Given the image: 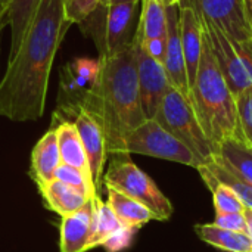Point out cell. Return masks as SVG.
Returning a JSON list of instances; mask_svg holds the SVG:
<instances>
[{"mask_svg": "<svg viewBox=\"0 0 252 252\" xmlns=\"http://www.w3.org/2000/svg\"><path fill=\"white\" fill-rule=\"evenodd\" d=\"M69 27L63 0H40L0 83L1 117L16 123L37 121L43 117L52 65Z\"/></svg>", "mask_w": 252, "mask_h": 252, "instance_id": "6da1fadb", "label": "cell"}, {"mask_svg": "<svg viewBox=\"0 0 252 252\" xmlns=\"http://www.w3.org/2000/svg\"><path fill=\"white\" fill-rule=\"evenodd\" d=\"M99 61V80L81 109L100 126L108 154H126V139L146 121L140 103L134 46Z\"/></svg>", "mask_w": 252, "mask_h": 252, "instance_id": "7a4b0ae2", "label": "cell"}, {"mask_svg": "<svg viewBox=\"0 0 252 252\" xmlns=\"http://www.w3.org/2000/svg\"><path fill=\"white\" fill-rule=\"evenodd\" d=\"M189 102L214 148V154L223 140L238 134L236 99L217 65L205 35L198 74L190 87Z\"/></svg>", "mask_w": 252, "mask_h": 252, "instance_id": "3957f363", "label": "cell"}, {"mask_svg": "<svg viewBox=\"0 0 252 252\" xmlns=\"http://www.w3.org/2000/svg\"><path fill=\"white\" fill-rule=\"evenodd\" d=\"M142 0L103 6L80 25L90 35L99 50V58L115 56L136 44Z\"/></svg>", "mask_w": 252, "mask_h": 252, "instance_id": "277c9868", "label": "cell"}, {"mask_svg": "<svg viewBox=\"0 0 252 252\" xmlns=\"http://www.w3.org/2000/svg\"><path fill=\"white\" fill-rule=\"evenodd\" d=\"M154 120L188 146L201 167L214 159V148L202 130L189 99L176 89L168 90Z\"/></svg>", "mask_w": 252, "mask_h": 252, "instance_id": "5b68a950", "label": "cell"}, {"mask_svg": "<svg viewBox=\"0 0 252 252\" xmlns=\"http://www.w3.org/2000/svg\"><path fill=\"white\" fill-rule=\"evenodd\" d=\"M105 188L115 189L149 208L157 220H168L173 216L170 199L158 189L154 180L140 170L131 159L130 154H115L103 177Z\"/></svg>", "mask_w": 252, "mask_h": 252, "instance_id": "8992f818", "label": "cell"}, {"mask_svg": "<svg viewBox=\"0 0 252 252\" xmlns=\"http://www.w3.org/2000/svg\"><path fill=\"white\" fill-rule=\"evenodd\" d=\"M199 18L217 65L236 97L244 90L252 87V43H238L205 18Z\"/></svg>", "mask_w": 252, "mask_h": 252, "instance_id": "52a82bcc", "label": "cell"}, {"mask_svg": "<svg viewBox=\"0 0 252 252\" xmlns=\"http://www.w3.org/2000/svg\"><path fill=\"white\" fill-rule=\"evenodd\" d=\"M100 75V61L89 58H77L66 62L59 74L58 105L53 121H72L71 117L81 111L89 93L96 86Z\"/></svg>", "mask_w": 252, "mask_h": 252, "instance_id": "ba28073f", "label": "cell"}, {"mask_svg": "<svg viewBox=\"0 0 252 252\" xmlns=\"http://www.w3.org/2000/svg\"><path fill=\"white\" fill-rule=\"evenodd\" d=\"M124 152L173 161L195 167L196 170L201 167L192 151L168 133L157 120H146L142 126L131 131L126 139Z\"/></svg>", "mask_w": 252, "mask_h": 252, "instance_id": "9c48e42d", "label": "cell"}, {"mask_svg": "<svg viewBox=\"0 0 252 252\" xmlns=\"http://www.w3.org/2000/svg\"><path fill=\"white\" fill-rule=\"evenodd\" d=\"M196 13L238 43H252V30L244 0H183Z\"/></svg>", "mask_w": 252, "mask_h": 252, "instance_id": "30bf717a", "label": "cell"}, {"mask_svg": "<svg viewBox=\"0 0 252 252\" xmlns=\"http://www.w3.org/2000/svg\"><path fill=\"white\" fill-rule=\"evenodd\" d=\"M134 55L142 109L146 120H154L162 103V99L171 89V84L164 65L151 58L137 41L134 44Z\"/></svg>", "mask_w": 252, "mask_h": 252, "instance_id": "8fae6325", "label": "cell"}, {"mask_svg": "<svg viewBox=\"0 0 252 252\" xmlns=\"http://www.w3.org/2000/svg\"><path fill=\"white\" fill-rule=\"evenodd\" d=\"M167 53L164 68L173 89L189 99L190 87L180 38V4L167 6Z\"/></svg>", "mask_w": 252, "mask_h": 252, "instance_id": "7c38bea8", "label": "cell"}, {"mask_svg": "<svg viewBox=\"0 0 252 252\" xmlns=\"http://www.w3.org/2000/svg\"><path fill=\"white\" fill-rule=\"evenodd\" d=\"M72 121L77 127V131L80 134V139L83 142L87 155L92 182L99 193L102 185V176H103V165L108 155L103 131L97 124V121L84 109H81Z\"/></svg>", "mask_w": 252, "mask_h": 252, "instance_id": "4fadbf2b", "label": "cell"}, {"mask_svg": "<svg viewBox=\"0 0 252 252\" xmlns=\"http://www.w3.org/2000/svg\"><path fill=\"white\" fill-rule=\"evenodd\" d=\"M180 38L188 68L189 87L193 86L204 47V31L199 15L192 6L180 4Z\"/></svg>", "mask_w": 252, "mask_h": 252, "instance_id": "5bb4252c", "label": "cell"}, {"mask_svg": "<svg viewBox=\"0 0 252 252\" xmlns=\"http://www.w3.org/2000/svg\"><path fill=\"white\" fill-rule=\"evenodd\" d=\"M94 211V196L78 211L62 217L61 223V252H87L92 236V221Z\"/></svg>", "mask_w": 252, "mask_h": 252, "instance_id": "9a60e30c", "label": "cell"}, {"mask_svg": "<svg viewBox=\"0 0 252 252\" xmlns=\"http://www.w3.org/2000/svg\"><path fill=\"white\" fill-rule=\"evenodd\" d=\"M213 161L235 177L252 185V146L242 137L233 136L223 140L217 146Z\"/></svg>", "mask_w": 252, "mask_h": 252, "instance_id": "2e32d148", "label": "cell"}, {"mask_svg": "<svg viewBox=\"0 0 252 252\" xmlns=\"http://www.w3.org/2000/svg\"><path fill=\"white\" fill-rule=\"evenodd\" d=\"M62 164L56 131L52 127L43 134L31 152V171L38 188L55 179L58 167Z\"/></svg>", "mask_w": 252, "mask_h": 252, "instance_id": "e0dca14e", "label": "cell"}, {"mask_svg": "<svg viewBox=\"0 0 252 252\" xmlns=\"http://www.w3.org/2000/svg\"><path fill=\"white\" fill-rule=\"evenodd\" d=\"M47 207L59 214L61 217H66L75 211H78L81 207L87 204V201L93 196H89L87 193L65 185L56 179L49 182L47 185L38 188ZM96 196V195H94Z\"/></svg>", "mask_w": 252, "mask_h": 252, "instance_id": "ac0fdd59", "label": "cell"}, {"mask_svg": "<svg viewBox=\"0 0 252 252\" xmlns=\"http://www.w3.org/2000/svg\"><path fill=\"white\" fill-rule=\"evenodd\" d=\"M53 128L56 131L62 164L75 167L90 176L87 155L74 121H59L56 126H53Z\"/></svg>", "mask_w": 252, "mask_h": 252, "instance_id": "d6986e66", "label": "cell"}, {"mask_svg": "<svg viewBox=\"0 0 252 252\" xmlns=\"http://www.w3.org/2000/svg\"><path fill=\"white\" fill-rule=\"evenodd\" d=\"M106 190H108V205L111 207V210L114 211V214L117 216V219L124 227L137 230L143 224L157 220L155 214L139 201L111 188H106Z\"/></svg>", "mask_w": 252, "mask_h": 252, "instance_id": "ffe728a7", "label": "cell"}, {"mask_svg": "<svg viewBox=\"0 0 252 252\" xmlns=\"http://www.w3.org/2000/svg\"><path fill=\"white\" fill-rule=\"evenodd\" d=\"M38 4L40 0H9L6 19V25L10 27L9 59H12L16 55Z\"/></svg>", "mask_w": 252, "mask_h": 252, "instance_id": "44dd1931", "label": "cell"}, {"mask_svg": "<svg viewBox=\"0 0 252 252\" xmlns=\"http://www.w3.org/2000/svg\"><path fill=\"white\" fill-rule=\"evenodd\" d=\"M196 235L207 244L226 252H252V239L248 233L220 229L213 223L196 224Z\"/></svg>", "mask_w": 252, "mask_h": 252, "instance_id": "7402d4cb", "label": "cell"}, {"mask_svg": "<svg viewBox=\"0 0 252 252\" xmlns=\"http://www.w3.org/2000/svg\"><path fill=\"white\" fill-rule=\"evenodd\" d=\"M167 35V10L161 0H142L137 43Z\"/></svg>", "mask_w": 252, "mask_h": 252, "instance_id": "603a6c76", "label": "cell"}, {"mask_svg": "<svg viewBox=\"0 0 252 252\" xmlns=\"http://www.w3.org/2000/svg\"><path fill=\"white\" fill-rule=\"evenodd\" d=\"M123 224L108 205V202H103L99 195L94 196V211H93V221H92V236L87 245V251L102 247L118 229H121Z\"/></svg>", "mask_w": 252, "mask_h": 252, "instance_id": "cb8c5ba5", "label": "cell"}, {"mask_svg": "<svg viewBox=\"0 0 252 252\" xmlns=\"http://www.w3.org/2000/svg\"><path fill=\"white\" fill-rule=\"evenodd\" d=\"M198 171L201 173L204 182L210 188L214 199V208L216 214H229V213H244L245 205L238 198V195L224 183L216 180L204 167H199Z\"/></svg>", "mask_w": 252, "mask_h": 252, "instance_id": "d4e9b609", "label": "cell"}, {"mask_svg": "<svg viewBox=\"0 0 252 252\" xmlns=\"http://www.w3.org/2000/svg\"><path fill=\"white\" fill-rule=\"evenodd\" d=\"M216 180L224 183L226 186H229L236 195L238 198L242 201V204L245 205V208L252 210V185L248 182H244L238 177H235L232 173H229L227 170H224L221 165H219L217 162L211 161L207 165H202Z\"/></svg>", "mask_w": 252, "mask_h": 252, "instance_id": "484cf974", "label": "cell"}, {"mask_svg": "<svg viewBox=\"0 0 252 252\" xmlns=\"http://www.w3.org/2000/svg\"><path fill=\"white\" fill-rule=\"evenodd\" d=\"M238 111V137H242L252 146V87L244 90L236 97Z\"/></svg>", "mask_w": 252, "mask_h": 252, "instance_id": "4316f807", "label": "cell"}, {"mask_svg": "<svg viewBox=\"0 0 252 252\" xmlns=\"http://www.w3.org/2000/svg\"><path fill=\"white\" fill-rule=\"evenodd\" d=\"M55 179L65 183V185H69L84 193H87L89 196H94V195H99L90 176H87L86 173H83L81 170L75 168V167H71V165H66V164H61L55 173Z\"/></svg>", "mask_w": 252, "mask_h": 252, "instance_id": "83f0119b", "label": "cell"}, {"mask_svg": "<svg viewBox=\"0 0 252 252\" xmlns=\"http://www.w3.org/2000/svg\"><path fill=\"white\" fill-rule=\"evenodd\" d=\"M102 0H63L65 16L68 22L81 25L100 4Z\"/></svg>", "mask_w": 252, "mask_h": 252, "instance_id": "f1b7e54d", "label": "cell"}, {"mask_svg": "<svg viewBox=\"0 0 252 252\" xmlns=\"http://www.w3.org/2000/svg\"><path fill=\"white\" fill-rule=\"evenodd\" d=\"M214 226L232 232H242L248 233V224L245 213H229V214H216L213 221Z\"/></svg>", "mask_w": 252, "mask_h": 252, "instance_id": "f546056e", "label": "cell"}, {"mask_svg": "<svg viewBox=\"0 0 252 252\" xmlns=\"http://www.w3.org/2000/svg\"><path fill=\"white\" fill-rule=\"evenodd\" d=\"M134 229H128V227H121L118 229L102 247L106 250L108 252H120L127 250L133 241V236H134Z\"/></svg>", "mask_w": 252, "mask_h": 252, "instance_id": "4dcf8cb0", "label": "cell"}, {"mask_svg": "<svg viewBox=\"0 0 252 252\" xmlns=\"http://www.w3.org/2000/svg\"><path fill=\"white\" fill-rule=\"evenodd\" d=\"M140 47L155 61L161 62L164 65L165 61V53H167V35L165 37H159V38H151V40H145L142 43H139Z\"/></svg>", "mask_w": 252, "mask_h": 252, "instance_id": "1f68e13d", "label": "cell"}, {"mask_svg": "<svg viewBox=\"0 0 252 252\" xmlns=\"http://www.w3.org/2000/svg\"><path fill=\"white\" fill-rule=\"evenodd\" d=\"M245 217H247V224H248V236L252 239V210L245 208Z\"/></svg>", "mask_w": 252, "mask_h": 252, "instance_id": "d6a6232c", "label": "cell"}, {"mask_svg": "<svg viewBox=\"0 0 252 252\" xmlns=\"http://www.w3.org/2000/svg\"><path fill=\"white\" fill-rule=\"evenodd\" d=\"M7 7H9V0H0V18L7 19Z\"/></svg>", "mask_w": 252, "mask_h": 252, "instance_id": "836d02e7", "label": "cell"}, {"mask_svg": "<svg viewBox=\"0 0 252 252\" xmlns=\"http://www.w3.org/2000/svg\"><path fill=\"white\" fill-rule=\"evenodd\" d=\"M245 1V9H247V15H248V21L251 25L252 30V0H244Z\"/></svg>", "mask_w": 252, "mask_h": 252, "instance_id": "e575fe53", "label": "cell"}, {"mask_svg": "<svg viewBox=\"0 0 252 252\" xmlns=\"http://www.w3.org/2000/svg\"><path fill=\"white\" fill-rule=\"evenodd\" d=\"M128 1H136V0H102L100 4L109 6V4H117V3H128Z\"/></svg>", "mask_w": 252, "mask_h": 252, "instance_id": "d590c367", "label": "cell"}, {"mask_svg": "<svg viewBox=\"0 0 252 252\" xmlns=\"http://www.w3.org/2000/svg\"><path fill=\"white\" fill-rule=\"evenodd\" d=\"M162 3H164V6L167 7V6H174V4H180L183 0H161Z\"/></svg>", "mask_w": 252, "mask_h": 252, "instance_id": "8d00e7d4", "label": "cell"}, {"mask_svg": "<svg viewBox=\"0 0 252 252\" xmlns=\"http://www.w3.org/2000/svg\"><path fill=\"white\" fill-rule=\"evenodd\" d=\"M4 27H6V22H4V19H1V18H0V31H1Z\"/></svg>", "mask_w": 252, "mask_h": 252, "instance_id": "74e56055", "label": "cell"}]
</instances>
